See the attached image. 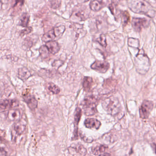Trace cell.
<instances>
[{"label":"cell","mask_w":156,"mask_h":156,"mask_svg":"<svg viewBox=\"0 0 156 156\" xmlns=\"http://www.w3.org/2000/svg\"><path fill=\"white\" fill-rule=\"evenodd\" d=\"M7 153L2 147H0V156H6Z\"/></svg>","instance_id":"cell-32"},{"label":"cell","mask_w":156,"mask_h":156,"mask_svg":"<svg viewBox=\"0 0 156 156\" xmlns=\"http://www.w3.org/2000/svg\"><path fill=\"white\" fill-rule=\"evenodd\" d=\"M48 90L54 94H58L60 91V88L53 83H48Z\"/></svg>","instance_id":"cell-23"},{"label":"cell","mask_w":156,"mask_h":156,"mask_svg":"<svg viewBox=\"0 0 156 156\" xmlns=\"http://www.w3.org/2000/svg\"><path fill=\"white\" fill-rule=\"evenodd\" d=\"M128 6L137 13L147 14L151 11V5L145 0H128Z\"/></svg>","instance_id":"cell-1"},{"label":"cell","mask_w":156,"mask_h":156,"mask_svg":"<svg viewBox=\"0 0 156 156\" xmlns=\"http://www.w3.org/2000/svg\"><path fill=\"white\" fill-rule=\"evenodd\" d=\"M24 0H16V1L15 4L14 5V7H17V6H22L24 3Z\"/></svg>","instance_id":"cell-30"},{"label":"cell","mask_w":156,"mask_h":156,"mask_svg":"<svg viewBox=\"0 0 156 156\" xmlns=\"http://www.w3.org/2000/svg\"><path fill=\"white\" fill-rule=\"evenodd\" d=\"M98 156H111V154L109 153H104V154H101Z\"/></svg>","instance_id":"cell-34"},{"label":"cell","mask_w":156,"mask_h":156,"mask_svg":"<svg viewBox=\"0 0 156 156\" xmlns=\"http://www.w3.org/2000/svg\"><path fill=\"white\" fill-rule=\"evenodd\" d=\"M32 30H33V28L31 27H26L24 29L21 31V35L22 36H23L25 35L28 34L32 32Z\"/></svg>","instance_id":"cell-29"},{"label":"cell","mask_w":156,"mask_h":156,"mask_svg":"<svg viewBox=\"0 0 156 156\" xmlns=\"http://www.w3.org/2000/svg\"><path fill=\"white\" fill-rule=\"evenodd\" d=\"M154 108V103L151 101H144L139 110L140 116L142 119H147Z\"/></svg>","instance_id":"cell-5"},{"label":"cell","mask_w":156,"mask_h":156,"mask_svg":"<svg viewBox=\"0 0 156 156\" xmlns=\"http://www.w3.org/2000/svg\"><path fill=\"white\" fill-rule=\"evenodd\" d=\"M46 46L50 54L55 55L60 50V46L56 41H52L46 43Z\"/></svg>","instance_id":"cell-13"},{"label":"cell","mask_w":156,"mask_h":156,"mask_svg":"<svg viewBox=\"0 0 156 156\" xmlns=\"http://www.w3.org/2000/svg\"><path fill=\"white\" fill-rule=\"evenodd\" d=\"M122 23L123 25L125 26L130 21V16L129 13L127 11H124L122 12Z\"/></svg>","instance_id":"cell-24"},{"label":"cell","mask_w":156,"mask_h":156,"mask_svg":"<svg viewBox=\"0 0 156 156\" xmlns=\"http://www.w3.org/2000/svg\"><path fill=\"white\" fill-rule=\"evenodd\" d=\"M107 147H108L105 146L101 145L97 146L92 147L91 151L94 155H98L101 153H104L107 149Z\"/></svg>","instance_id":"cell-20"},{"label":"cell","mask_w":156,"mask_h":156,"mask_svg":"<svg viewBox=\"0 0 156 156\" xmlns=\"http://www.w3.org/2000/svg\"><path fill=\"white\" fill-rule=\"evenodd\" d=\"M75 15L77 18H79L80 20H85L86 19V16L84 13V11L83 10H78L77 11L75 12Z\"/></svg>","instance_id":"cell-27"},{"label":"cell","mask_w":156,"mask_h":156,"mask_svg":"<svg viewBox=\"0 0 156 156\" xmlns=\"http://www.w3.org/2000/svg\"><path fill=\"white\" fill-rule=\"evenodd\" d=\"M153 17H154V21H155L156 23V13L154 14V16H153Z\"/></svg>","instance_id":"cell-35"},{"label":"cell","mask_w":156,"mask_h":156,"mask_svg":"<svg viewBox=\"0 0 156 156\" xmlns=\"http://www.w3.org/2000/svg\"><path fill=\"white\" fill-rule=\"evenodd\" d=\"M21 114L20 111L18 109H11L8 111L7 118L10 121L17 122L20 120Z\"/></svg>","instance_id":"cell-14"},{"label":"cell","mask_w":156,"mask_h":156,"mask_svg":"<svg viewBox=\"0 0 156 156\" xmlns=\"http://www.w3.org/2000/svg\"><path fill=\"white\" fill-rule=\"evenodd\" d=\"M105 5V3L103 1L100 2L98 0H93L90 3V7L91 10L94 12H97L101 10Z\"/></svg>","instance_id":"cell-16"},{"label":"cell","mask_w":156,"mask_h":156,"mask_svg":"<svg viewBox=\"0 0 156 156\" xmlns=\"http://www.w3.org/2000/svg\"><path fill=\"white\" fill-rule=\"evenodd\" d=\"M135 65L136 70L139 73L145 74L150 67L149 58L144 53L138 54L135 59Z\"/></svg>","instance_id":"cell-4"},{"label":"cell","mask_w":156,"mask_h":156,"mask_svg":"<svg viewBox=\"0 0 156 156\" xmlns=\"http://www.w3.org/2000/svg\"><path fill=\"white\" fill-rule=\"evenodd\" d=\"M91 68L99 73H105L110 68V64L105 61L96 60L90 66Z\"/></svg>","instance_id":"cell-7"},{"label":"cell","mask_w":156,"mask_h":156,"mask_svg":"<svg viewBox=\"0 0 156 156\" xmlns=\"http://www.w3.org/2000/svg\"><path fill=\"white\" fill-rule=\"evenodd\" d=\"M102 105L106 112L112 115L117 114L121 110V105L119 101L114 97L107 98L104 101Z\"/></svg>","instance_id":"cell-3"},{"label":"cell","mask_w":156,"mask_h":156,"mask_svg":"<svg viewBox=\"0 0 156 156\" xmlns=\"http://www.w3.org/2000/svg\"><path fill=\"white\" fill-rule=\"evenodd\" d=\"M155 152L156 154V145H155Z\"/></svg>","instance_id":"cell-36"},{"label":"cell","mask_w":156,"mask_h":156,"mask_svg":"<svg viewBox=\"0 0 156 156\" xmlns=\"http://www.w3.org/2000/svg\"><path fill=\"white\" fill-rule=\"evenodd\" d=\"M89 1V0H84V1H85V2H87V1Z\"/></svg>","instance_id":"cell-37"},{"label":"cell","mask_w":156,"mask_h":156,"mask_svg":"<svg viewBox=\"0 0 156 156\" xmlns=\"http://www.w3.org/2000/svg\"><path fill=\"white\" fill-rule=\"evenodd\" d=\"M49 3L51 8L54 9H57L60 6L61 0H49Z\"/></svg>","instance_id":"cell-26"},{"label":"cell","mask_w":156,"mask_h":156,"mask_svg":"<svg viewBox=\"0 0 156 156\" xmlns=\"http://www.w3.org/2000/svg\"><path fill=\"white\" fill-rule=\"evenodd\" d=\"M31 72L27 68L23 67L19 69L18 71V76L22 80L26 81L31 76Z\"/></svg>","instance_id":"cell-15"},{"label":"cell","mask_w":156,"mask_h":156,"mask_svg":"<svg viewBox=\"0 0 156 156\" xmlns=\"http://www.w3.org/2000/svg\"><path fill=\"white\" fill-rule=\"evenodd\" d=\"M26 129V125L22 121H17L13 126L14 135L21 136L23 134Z\"/></svg>","instance_id":"cell-12"},{"label":"cell","mask_w":156,"mask_h":156,"mask_svg":"<svg viewBox=\"0 0 156 156\" xmlns=\"http://www.w3.org/2000/svg\"><path fill=\"white\" fill-rule=\"evenodd\" d=\"M96 41L99 43L102 46L105 47L107 46V43H106V37L105 36L104 34H101L100 37L96 39Z\"/></svg>","instance_id":"cell-28"},{"label":"cell","mask_w":156,"mask_h":156,"mask_svg":"<svg viewBox=\"0 0 156 156\" xmlns=\"http://www.w3.org/2000/svg\"><path fill=\"white\" fill-rule=\"evenodd\" d=\"M70 148L71 150L76 151L77 154H78L79 156H85L87 154V150L86 148L80 144L75 145L74 146H70Z\"/></svg>","instance_id":"cell-19"},{"label":"cell","mask_w":156,"mask_h":156,"mask_svg":"<svg viewBox=\"0 0 156 156\" xmlns=\"http://www.w3.org/2000/svg\"><path fill=\"white\" fill-rule=\"evenodd\" d=\"M24 101L26 103L27 106L32 110H34L37 107V101L34 96L30 94H25L23 96Z\"/></svg>","instance_id":"cell-11"},{"label":"cell","mask_w":156,"mask_h":156,"mask_svg":"<svg viewBox=\"0 0 156 156\" xmlns=\"http://www.w3.org/2000/svg\"><path fill=\"white\" fill-rule=\"evenodd\" d=\"M54 29L55 30L56 35L57 37H59L61 36L62 34H64L65 30H66V27H65V26L61 25L55 27Z\"/></svg>","instance_id":"cell-25"},{"label":"cell","mask_w":156,"mask_h":156,"mask_svg":"<svg viewBox=\"0 0 156 156\" xmlns=\"http://www.w3.org/2000/svg\"><path fill=\"white\" fill-rule=\"evenodd\" d=\"M56 37L57 36L55 33V30L53 29L44 34L42 37V41L44 42L47 43L50 41H54Z\"/></svg>","instance_id":"cell-17"},{"label":"cell","mask_w":156,"mask_h":156,"mask_svg":"<svg viewBox=\"0 0 156 156\" xmlns=\"http://www.w3.org/2000/svg\"><path fill=\"white\" fill-rule=\"evenodd\" d=\"M29 15L27 13L23 14L20 20V25L23 27H27L29 21Z\"/></svg>","instance_id":"cell-21"},{"label":"cell","mask_w":156,"mask_h":156,"mask_svg":"<svg viewBox=\"0 0 156 156\" xmlns=\"http://www.w3.org/2000/svg\"><path fill=\"white\" fill-rule=\"evenodd\" d=\"M12 0H0V4L2 5H7L11 3Z\"/></svg>","instance_id":"cell-31"},{"label":"cell","mask_w":156,"mask_h":156,"mask_svg":"<svg viewBox=\"0 0 156 156\" xmlns=\"http://www.w3.org/2000/svg\"><path fill=\"white\" fill-rule=\"evenodd\" d=\"M93 80L90 77H84L83 80V87L85 91L89 92L92 87Z\"/></svg>","instance_id":"cell-18"},{"label":"cell","mask_w":156,"mask_h":156,"mask_svg":"<svg viewBox=\"0 0 156 156\" xmlns=\"http://www.w3.org/2000/svg\"><path fill=\"white\" fill-rule=\"evenodd\" d=\"M82 116V110L80 107L76 108L74 116V131L72 140H76L78 139V125Z\"/></svg>","instance_id":"cell-8"},{"label":"cell","mask_w":156,"mask_h":156,"mask_svg":"<svg viewBox=\"0 0 156 156\" xmlns=\"http://www.w3.org/2000/svg\"><path fill=\"white\" fill-rule=\"evenodd\" d=\"M18 105V102L14 100H0V111L11 109Z\"/></svg>","instance_id":"cell-10"},{"label":"cell","mask_w":156,"mask_h":156,"mask_svg":"<svg viewBox=\"0 0 156 156\" xmlns=\"http://www.w3.org/2000/svg\"><path fill=\"white\" fill-rule=\"evenodd\" d=\"M84 124L85 127L89 129H94L98 130L100 129L101 124V122L95 118H88L84 121Z\"/></svg>","instance_id":"cell-9"},{"label":"cell","mask_w":156,"mask_h":156,"mask_svg":"<svg viewBox=\"0 0 156 156\" xmlns=\"http://www.w3.org/2000/svg\"><path fill=\"white\" fill-rule=\"evenodd\" d=\"M4 137V134L3 131L0 130V141H2Z\"/></svg>","instance_id":"cell-33"},{"label":"cell","mask_w":156,"mask_h":156,"mask_svg":"<svg viewBox=\"0 0 156 156\" xmlns=\"http://www.w3.org/2000/svg\"><path fill=\"white\" fill-rule=\"evenodd\" d=\"M39 54L41 57L44 58H47L50 55L49 51L45 45L42 46L39 49Z\"/></svg>","instance_id":"cell-22"},{"label":"cell","mask_w":156,"mask_h":156,"mask_svg":"<svg viewBox=\"0 0 156 156\" xmlns=\"http://www.w3.org/2000/svg\"><path fill=\"white\" fill-rule=\"evenodd\" d=\"M149 24V22L144 18H133L132 21L133 28L137 32H140L143 28L147 27Z\"/></svg>","instance_id":"cell-6"},{"label":"cell","mask_w":156,"mask_h":156,"mask_svg":"<svg viewBox=\"0 0 156 156\" xmlns=\"http://www.w3.org/2000/svg\"><path fill=\"white\" fill-rule=\"evenodd\" d=\"M97 103V99L93 96H90L83 99L81 105L84 115L87 116H92L96 114Z\"/></svg>","instance_id":"cell-2"}]
</instances>
